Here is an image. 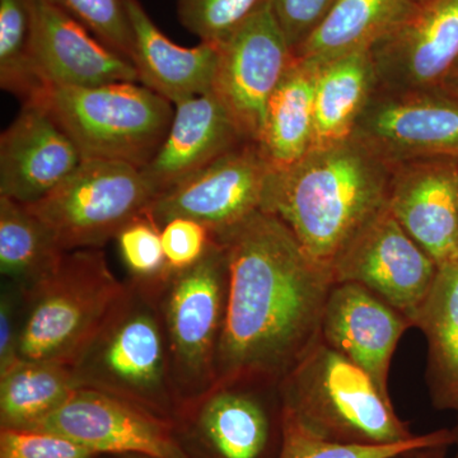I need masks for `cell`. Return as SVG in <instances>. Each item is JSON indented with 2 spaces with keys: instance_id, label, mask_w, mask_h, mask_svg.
Listing matches in <instances>:
<instances>
[{
  "instance_id": "obj_1",
  "label": "cell",
  "mask_w": 458,
  "mask_h": 458,
  "mask_svg": "<svg viewBox=\"0 0 458 458\" xmlns=\"http://www.w3.org/2000/svg\"><path fill=\"white\" fill-rule=\"evenodd\" d=\"M213 236L228 259L214 388L279 385L321 339L333 273L265 210Z\"/></svg>"
},
{
  "instance_id": "obj_2",
  "label": "cell",
  "mask_w": 458,
  "mask_h": 458,
  "mask_svg": "<svg viewBox=\"0 0 458 458\" xmlns=\"http://www.w3.org/2000/svg\"><path fill=\"white\" fill-rule=\"evenodd\" d=\"M393 174L394 164L351 137L312 148L291 167L271 171L261 210L282 219L307 254L331 270L388 207Z\"/></svg>"
},
{
  "instance_id": "obj_3",
  "label": "cell",
  "mask_w": 458,
  "mask_h": 458,
  "mask_svg": "<svg viewBox=\"0 0 458 458\" xmlns=\"http://www.w3.org/2000/svg\"><path fill=\"white\" fill-rule=\"evenodd\" d=\"M165 279H131L122 300L69 367L80 388L113 394L176 423L182 403L172 378L162 318Z\"/></svg>"
},
{
  "instance_id": "obj_4",
  "label": "cell",
  "mask_w": 458,
  "mask_h": 458,
  "mask_svg": "<svg viewBox=\"0 0 458 458\" xmlns=\"http://www.w3.org/2000/svg\"><path fill=\"white\" fill-rule=\"evenodd\" d=\"M279 386L280 410L327 441L394 445L415 438L372 377L319 339Z\"/></svg>"
},
{
  "instance_id": "obj_5",
  "label": "cell",
  "mask_w": 458,
  "mask_h": 458,
  "mask_svg": "<svg viewBox=\"0 0 458 458\" xmlns=\"http://www.w3.org/2000/svg\"><path fill=\"white\" fill-rule=\"evenodd\" d=\"M126 289L101 249L65 252L47 278L22 292L20 360L71 366Z\"/></svg>"
},
{
  "instance_id": "obj_6",
  "label": "cell",
  "mask_w": 458,
  "mask_h": 458,
  "mask_svg": "<svg viewBox=\"0 0 458 458\" xmlns=\"http://www.w3.org/2000/svg\"><path fill=\"white\" fill-rule=\"evenodd\" d=\"M32 101L49 111L83 159L140 168L164 143L174 114V104L140 82L47 87Z\"/></svg>"
},
{
  "instance_id": "obj_7",
  "label": "cell",
  "mask_w": 458,
  "mask_h": 458,
  "mask_svg": "<svg viewBox=\"0 0 458 458\" xmlns=\"http://www.w3.org/2000/svg\"><path fill=\"white\" fill-rule=\"evenodd\" d=\"M228 293V259L213 236L203 258L171 271L161 291V310L172 378L182 408L216 386V360Z\"/></svg>"
},
{
  "instance_id": "obj_8",
  "label": "cell",
  "mask_w": 458,
  "mask_h": 458,
  "mask_svg": "<svg viewBox=\"0 0 458 458\" xmlns=\"http://www.w3.org/2000/svg\"><path fill=\"white\" fill-rule=\"evenodd\" d=\"M157 198L140 167L84 159L47 197L27 205L55 234L63 251L101 249Z\"/></svg>"
},
{
  "instance_id": "obj_9",
  "label": "cell",
  "mask_w": 458,
  "mask_h": 458,
  "mask_svg": "<svg viewBox=\"0 0 458 458\" xmlns=\"http://www.w3.org/2000/svg\"><path fill=\"white\" fill-rule=\"evenodd\" d=\"M331 271L334 282L366 286L412 325L432 288L438 265L387 207L346 246Z\"/></svg>"
},
{
  "instance_id": "obj_10",
  "label": "cell",
  "mask_w": 458,
  "mask_h": 458,
  "mask_svg": "<svg viewBox=\"0 0 458 458\" xmlns=\"http://www.w3.org/2000/svg\"><path fill=\"white\" fill-rule=\"evenodd\" d=\"M292 60L269 0L219 45L212 92L247 140H260L267 102Z\"/></svg>"
},
{
  "instance_id": "obj_11",
  "label": "cell",
  "mask_w": 458,
  "mask_h": 458,
  "mask_svg": "<svg viewBox=\"0 0 458 458\" xmlns=\"http://www.w3.org/2000/svg\"><path fill=\"white\" fill-rule=\"evenodd\" d=\"M30 429L60 434L98 456L188 458L174 421L92 388H78Z\"/></svg>"
},
{
  "instance_id": "obj_12",
  "label": "cell",
  "mask_w": 458,
  "mask_h": 458,
  "mask_svg": "<svg viewBox=\"0 0 458 458\" xmlns=\"http://www.w3.org/2000/svg\"><path fill=\"white\" fill-rule=\"evenodd\" d=\"M271 171L258 143L246 141L158 195L144 214L159 228L189 218L219 233L261 209Z\"/></svg>"
},
{
  "instance_id": "obj_13",
  "label": "cell",
  "mask_w": 458,
  "mask_h": 458,
  "mask_svg": "<svg viewBox=\"0 0 458 458\" xmlns=\"http://www.w3.org/2000/svg\"><path fill=\"white\" fill-rule=\"evenodd\" d=\"M352 138L391 164L412 159H458V101L438 92L375 89Z\"/></svg>"
},
{
  "instance_id": "obj_14",
  "label": "cell",
  "mask_w": 458,
  "mask_h": 458,
  "mask_svg": "<svg viewBox=\"0 0 458 458\" xmlns=\"http://www.w3.org/2000/svg\"><path fill=\"white\" fill-rule=\"evenodd\" d=\"M376 89L437 92L458 62V0H424L369 50Z\"/></svg>"
},
{
  "instance_id": "obj_15",
  "label": "cell",
  "mask_w": 458,
  "mask_h": 458,
  "mask_svg": "<svg viewBox=\"0 0 458 458\" xmlns=\"http://www.w3.org/2000/svg\"><path fill=\"white\" fill-rule=\"evenodd\" d=\"M188 458H271L276 429L260 399L240 386L218 387L186 403L176 423Z\"/></svg>"
},
{
  "instance_id": "obj_16",
  "label": "cell",
  "mask_w": 458,
  "mask_h": 458,
  "mask_svg": "<svg viewBox=\"0 0 458 458\" xmlns=\"http://www.w3.org/2000/svg\"><path fill=\"white\" fill-rule=\"evenodd\" d=\"M83 161L73 140L49 111L38 102H26L0 137V197L38 203Z\"/></svg>"
},
{
  "instance_id": "obj_17",
  "label": "cell",
  "mask_w": 458,
  "mask_h": 458,
  "mask_svg": "<svg viewBox=\"0 0 458 458\" xmlns=\"http://www.w3.org/2000/svg\"><path fill=\"white\" fill-rule=\"evenodd\" d=\"M388 208L438 267L458 260V159L394 164Z\"/></svg>"
},
{
  "instance_id": "obj_18",
  "label": "cell",
  "mask_w": 458,
  "mask_h": 458,
  "mask_svg": "<svg viewBox=\"0 0 458 458\" xmlns=\"http://www.w3.org/2000/svg\"><path fill=\"white\" fill-rule=\"evenodd\" d=\"M32 59L45 89L138 82L131 60L47 0H35Z\"/></svg>"
},
{
  "instance_id": "obj_19",
  "label": "cell",
  "mask_w": 458,
  "mask_h": 458,
  "mask_svg": "<svg viewBox=\"0 0 458 458\" xmlns=\"http://www.w3.org/2000/svg\"><path fill=\"white\" fill-rule=\"evenodd\" d=\"M412 327L403 313L357 283H335L328 293L321 339L366 370L388 394V370L401 336Z\"/></svg>"
},
{
  "instance_id": "obj_20",
  "label": "cell",
  "mask_w": 458,
  "mask_h": 458,
  "mask_svg": "<svg viewBox=\"0 0 458 458\" xmlns=\"http://www.w3.org/2000/svg\"><path fill=\"white\" fill-rule=\"evenodd\" d=\"M246 141L210 90L174 105L167 137L140 170L158 197Z\"/></svg>"
},
{
  "instance_id": "obj_21",
  "label": "cell",
  "mask_w": 458,
  "mask_h": 458,
  "mask_svg": "<svg viewBox=\"0 0 458 458\" xmlns=\"http://www.w3.org/2000/svg\"><path fill=\"white\" fill-rule=\"evenodd\" d=\"M131 22L138 82L177 105L213 89L219 47L200 42L183 47L162 33L140 0H123Z\"/></svg>"
},
{
  "instance_id": "obj_22",
  "label": "cell",
  "mask_w": 458,
  "mask_h": 458,
  "mask_svg": "<svg viewBox=\"0 0 458 458\" xmlns=\"http://www.w3.org/2000/svg\"><path fill=\"white\" fill-rule=\"evenodd\" d=\"M412 0H336L293 59L318 69L339 57L369 51L411 14Z\"/></svg>"
},
{
  "instance_id": "obj_23",
  "label": "cell",
  "mask_w": 458,
  "mask_h": 458,
  "mask_svg": "<svg viewBox=\"0 0 458 458\" xmlns=\"http://www.w3.org/2000/svg\"><path fill=\"white\" fill-rule=\"evenodd\" d=\"M316 72L292 60L267 102L258 146L273 171L291 167L312 149Z\"/></svg>"
},
{
  "instance_id": "obj_24",
  "label": "cell",
  "mask_w": 458,
  "mask_h": 458,
  "mask_svg": "<svg viewBox=\"0 0 458 458\" xmlns=\"http://www.w3.org/2000/svg\"><path fill=\"white\" fill-rule=\"evenodd\" d=\"M412 327L427 337L434 406L458 414V260L439 265Z\"/></svg>"
},
{
  "instance_id": "obj_25",
  "label": "cell",
  "mask_w": 458,
  "mask_h": 458,
  "mask_svg": "<svg viewBox=\"0 0 458 458\" xmlns=\"http://www.w3.org/2000/svg\"><path fill=\"white\" fill-rule=\"evenodd\" d=\"M375 89V66L369 50L319 66L315 81L312 148L330 146L351 138Z\"/></svg>"
},
{
  "instance_id": "obj_26",
  "label": "cell",
  "mask_w": 458,
  "mask_h": 458,
  "mask_svg": "<svg viewBox=\"0 0 458 458\" xmlns=\"http://www.w3.org/2000/svg\"><path fill=\"white\" fill-rule=\"evenodd\" d=\"M55 234L26 204L0 197V273L21 292L47 278L63 255Z\"/></svg>"
},
{
  "instance_id": "obj_27",
  "label": "cell",
  "mask_w": 458,
  "mask_h": 458,
  "mask_svg": "<svg viewBox=\"0 0 458 458\" xmlns=\"http://www.w3.org/2000/svg\"><path fill=\"white\" fill-rule=\"evenodd\" d=\"M65 364L21 360L0 376V428L30 429L78 390Z\"/></svg>"
},
{
  "instance_id": "obj_28",
  "label": "cell",
  "mask_w": 458,
  "mask_h": 458,
  "mask_svg": "<svg viewBox=\"0 0 458 458\" xmlns=\"http://www.w3.org/2000/svg\"><path fill=\"white\" fill-rule=\"evenodd\" d=\"M35 0H0V86L21 101L45 89L32 59Z\"/></svg>"
},
{
  "instance_id": "obj_29",
  "label": "cell",
  "mask_w": 458,
  "mask_h": 458,
  "mask_svg": "<svg viewBox=\"0 0 458 458\" xmlns=\"http://www.w3.org/2000/svg\"><path fill=\"white\" fill-rule=\"evenodd\" d=\"M282 414V443L276 458H400L433 445H454L452 429L421 434L410 441L384 445H345L327 441L307 430L291 415Z\"/></svg>"
},
{
  "instance_id": "obj_30",
  "label": "cell",
  "mask_w": 458,
  "mask_h": 458,
  "mask_svg": "<svg viewBox=\"0 0 458 458\" xmlns=\"http://www.w3.org/2000/svg\"><path fill=\"white\" fill-rule=\"evenodd\" d=\"M267 0H177L181 25L201 42L222 45Z\"/></svg>"
},
{
  "instance_id": "obj_31",
  "label": "cell",
  "mask_w": 458,
  "mask_h": 458,
  "mask_svg": "<svg viewBox=\"0 0 458 458\" xmlns=\"http://www.w3.org/2000/svg\"><path fill=\"white\" fill-rule=\"evenodd\" d=\"M86 27L111 49L132 59L134 40L123 0H47Z\"/></svg>"
},
{
  "instance_id": "obj_32",
  "label": "cell",
  "mask_w": 458,
  "mask_h": 458,
  "mask_svg": "<svg viewBox=\"0 0 458 458\" xmlns=\"http://www.w3.org/2000/svg\"><path fill=\"white\" fill-rule=\"evenodd\" d=\"M114 240L132 279L157 282L171 273L165 264L161 228L147 214L129 222Z\"/></svg>"
},
{
  "instance_id": "obj_33",
  "label": "cell",
  "mask_w": 458,
  "mask_h": 458,
  "mask_svg": "<svg viewBox=\"0 0 458 458\" xmlns=\"http://www.w3.org/2000/svg\"><path fill=\"white\" fill-rule=\"evenodd\" d=\"M60 434L0 428V458H99Z\"/></svg>"
},
{
  "instance_id": "obj_34",
  "label": "cell",
  "mask_w": 458,
  "mask_h": 458,
  "mask_svg": "<svg viewBox=\"0 0 458 458\" xmlns=\"http://www.w3.org/2000/svg\"><path fill=\"white\" fill-rule=\"evenodd\" d=\"M165 264L171 271L189 269L209 249L213 233L194 219L174 218L161 228Z\"/></svg>"
},
{
  "instance_id": "obj_35",
  "label": "cell",
  "mask_w": 458,
  "mask_h": 458,
  "mask_svg": "<svg viewBox=\"0 0 458 458\" xmlns=\"http://www.w3.org/2000/svg\"><path fill=\"white\" fill-rule=\"evenodd\" d=\"M335 3L336 0H269L271 12L292 55L315 31Z\"/></svg>"
},
{
  "instance_id": "obj_36",
  "label": "cell",
  "mask_w": 458,
  "mask_h": 458,
  "mask_svg": "<svg viewBox=\"0 0 458 458\" xmlns=\"http://www.w3.org/2000/svg\"><path fill=\"white\" fill-rule=\"evenodd\" d=\"M23 294L16 285L5 283L0 295V376L20 363L21 322Z\"/></svg>"
},
{
  "instance_id": "obj_37",
  "label": "cell",
  "mask_w": 458,
  "mask_h": 458,
  "mask_svg": "<svg viewBox=\"0 0 458 458\" xmlns=\"http://www.w3.org/2000/svg\"><path fill=\"white\" fill-rule=\"evenodd\" d=\"M437 92L441 93L443 96H447V98L454 99V101H458V62Z\"/></svg>"
},
{
  "instance_id": "obj_38",
  "label": "cell",
  "mask_w": 458,
  "mask_h": 458,
  "mask_svg": "<svg viewBox=\"0 0 458 458\" xmlns=\"http://www.w3.org/2000/svg\"><path fill=\"white\" fill-rule=\"evenodd\" d=\"M450 447L451 445H441L423 448V450L415 452L414 458H452L448 456Z\"/></svg>"
},
{
  "instance_id": "obj_39",
  "label": "cell",
  "mask_w": 458,
  "mask_h": 458,
  "mask_svg": "<svg viewBox=\"0 0 458 458\" xmlns=\"http://www.w3.org/2000/svg\"><path fill=\"white\" fill-rule=\"evenodd\" d=\"M452 432H454V447H456V454H454V456L452 458H458V421L457 426L454 427V429H452Z\"/></svg>"
},
{
  "instance_id": "obj_40",
  "label": "cell",
  "mask_w": 458,
  "mask_h": 458,
  "mask_svg": "<svg viewBox=\"0 0 458 458\" xmlns=\"http://www.w3.org/2000/svg\"><path fill=\"white\" fill-rule=\"evenodd\" d=\"M116 458H153V457L140 456V454H126V456H119Z\"/></svg>"
},
{
  "instance_id": "obj_41",
  "label": "cell",
  "mask_w": 458,
  "mask_h": 458,
  "mask_svg": "<svg viewBox=\"0 0 458 458\" xmlns=\"http://www.w3.org/2000/svg\"><path fill=\"white\" fill-rule=\"evenodd\" d=\"M412 2H415V3H421V2H424V0H412Z\"/></svg>"
},
{
  "instance_id": "obj_42",
  "label": "cell",
  "mask_w": 458,
  "mask_h": 458,
  "mask_svg": "<svg viewBox=\"0 0 458 458\" xmlns=\"http://www.w3.org/2000/svg\"><path fill=\"white\" fill-rule=\"evenodd\" d=\"M104 457H106V456H102V457H99V458H104Z\"/></svg>"
}]
</instances>
